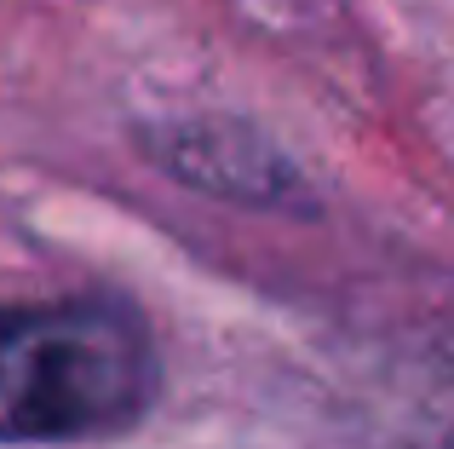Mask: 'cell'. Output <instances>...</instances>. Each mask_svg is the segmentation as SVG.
I'll return each instance as SVG.
<instances>
[{
  "instance_id": "1",
  "label": "cell",
  "mask_w": 454,
  "mask_h": 449,
  "mask_svg": "<svg viewBox=\"0 0 454 449\" xmlns=\"http://www.w3.org/2000/svg\"><path fill=\"white\" fill-rule=\"evenodd\" d=\"M155 398V346L115 300L0 305V444L127 432Z\"/></svg>"
}]
</instances>
